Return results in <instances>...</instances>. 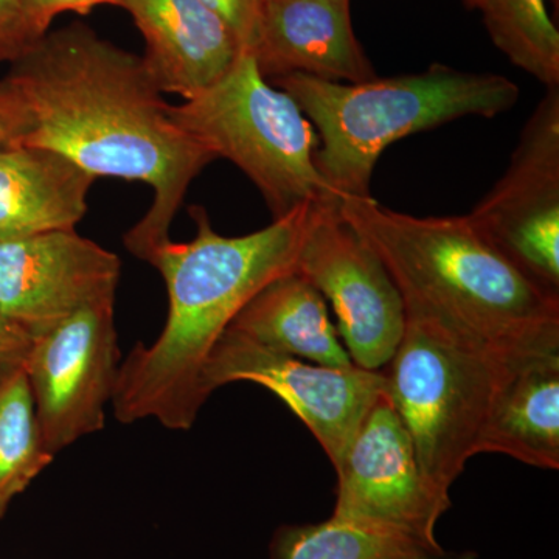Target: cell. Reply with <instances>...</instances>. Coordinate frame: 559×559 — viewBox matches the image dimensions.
Returning a JSON list of instances; mask_svg holds the SVG:
<instances>
[{"label": "cell", "instance_id": "1", "mask_svg": "<svg viewBox=\"0 0 559 559\" xmlns=\"http://www.w3.org/2000/svg\"><path fill=\"white\" fill-rule=\"evenodd\" d=\"M7 76L35 116L24 145L57 151L95 179L153 190L148 212L124 235L131 253L142 260L170 238L191 182L216 157L175 120L143 57L73 22L47 32Z\"/></svg>", "mask_w": 559, "mask_h": 559}, {"label": "cell", "instance_id": "2", "mask_svg": "<svg viewBox=\"0 0 559 559\" xmlns=\"http://www.w3.org/2000/svg\"><path fill=\"white\" fill-rule=\"evenodd\" d=\"M316 204L300 205L241 237L218 234L205 209L194 205L193 240L165 238L146 252L142 260L160 272L170 307L157 341L139 345L120 364L110 400L119 421L156 418L173 430L194 425L209 399L202 373L216 342L259 290L296 271Z\"/></svg>", "mask_w": 559, "mask_h": 559}, {"label": "cell", "instance_id": "3", "mask_svg": "<svg viewBox=\"0 0 559 559\" xmlns=\"http://www.w3.org/2000/svg\"><path fill=\"white\" fill-rule=\"evenodd\" d=\"M341 218L385 264L404 308L502 358L559 352V299L538 288L468 216H414L342 197Z\"/></svg>", "mask_w": 559, "mask_h": 559}, {"label": "cell", "instance_id": "4", "mask_svg": "<svg viewBox=\"0 0 559 559\" xmlns=\"http://www.w3.org/2000/svg\"><path fill=\"white\" fill-rule=\"evenodd\" d=\"M271 83L288 92L314 127L316 168L337 200L370 197L374 167L392 143L463 117L492 119L520 100V87L507 76L439 62L423 72L364 83L301 73Z\"/></svg>", "mask_w": 559, "mask_h": 559}, {"label": "cell", "instance_id": "5", "mask_svg": "<svg viewBox=\"0 0 559 559\" xmlns=\"http://www.w3.org/2000/svg\"><path fill=\"white\" fill-rule=\"evenodd\" d=\"M516 359V358H513ZM425 312L406 308V329L384 367L385 399L409 433L426 479L450 492L479 439L510 360Z\"/></svg>", "mask_w": 559, "mask_h": 559}, {"label": "cell", "instance_id": "6", "mask_svg": "<svg viewBox=\"0 0 559 559\" xmlns=\"http://www.w3.org/2000/svg\"><path fill=\"white\" fill-rule=\"evenodd\" d=\"M171 114L255 183L274 219L308 202L340 201L316 168L314 127L288 92L264 79L252 50L242 49L223 79Z\"/></svg>", "mask_w": 559, "mask_h": 559}, {"label": "cell", "instance_id": "7", "mask_svg": "<svg viewBox=\"0 0 559 559\" xmlns=\"http://www.w3.org/2000/svg\"><path fill=\"white\" fill-rule=\"evenodd\" d=\"M466 216L516 270L559 299V86L533 110L506 175Z\"/></svg>", "mask_w": 559, "mask_h": 559}, {"label": "cell", "instance_id": "8", "mask_svg": "<svg viewBox=\"0 0 559 559\" xmlns=\"http://www.w3.org/2000/svg\"><path fill=\"white\" fill-rule=\"evenodd\" d=\"M337 202L316 204L296 271L330 301L353 364L382 370L403 337L406 308L388 267L341 218Z\"/></svg>", "mask_w": 559, "mask_h": 559}, {"label": "cell", "instance_id": "9", "mask_svg": "<svg viewBox=\"0 0 559 559\" xmlns=\"http://www.w3.org/2000/svg\"><path fill=\"white\" fill-rule=\"evenodd\" d=\"M250 381L288 404L336 468L360 423L385 395L384 370L334 369L282 355L227 329L202 373L210 396L230 382Z\"/></svg>", "mask_w": 559, "mask_h": 559}, {"label": "cell", "instance_id": "10", "mask_svg": "<svg viewBox=\"0 0 559 559\" xmlns=\"http://www.w3.org/2000/svg\"><path fill=\"white\" fill-rule=\"evenodd\" d=\"M116 299L90 305L32 342L24 371L51 454L105 428L120 370Z\"/></svg>", "mask_w": 559, "mask_h": 559}, {"label": "cell", "instance_id": "11", "mask_svg": "<svg viewBox=\"0 0 559 559\" xmlns=\"http://www.w3.org/2000/svg\"><path fill=\"white\" fill-rule=\"evenodd\" d=\"M334 469L331 518L437 543L436 525L451 509L450 492L426 479L409 433L385 395L360 423Z\"/></svg>", "mask_w": 559, "mask_h": 559}, {"label": "cell", "instance_id": "12", "mask_svg": "<svg viewBox=\"0 0 559 559\" xmlns=\"http://www.w3.org/2000/svg\"><path fill=\"white\" fill-rule=\"evenodd\" d=\"M120 259L75 230L0 241V316L32 341L75 312L116 299Z\"/></svg>", "mask_w": 559, "mask_h": 559}, {"label": "cell", "instance_id": "13", "mask_svg": "<svg viewBox=\"0 0 559 559\" xmlns=\"http://www.w3.org/2000/svg\"><path fill=\"white\" fill-rule=\"evenodd\" d=\"M252 53L266 80L301 73L364 83L378 76L353 31L349 0H261Z\"/></svg>", "mask_w": 559, "mask_h": 559}, {"label": "cell", "instance_id": "14", "mask_svg": "<svg viewBox=\"0 0 559 559\" xmlns=\"http://www.w3.org/2000/svg\"><path fill=\"white\" fill-rule=\"evenodd\" d=\"M145 38V60L157 87L183 102L209 90L242 47L226 21L202 0H124Z\"/></svg>", "mask_w": 559, "mask_h": 559}, {"label": "cell", "instance_id": "15", "mask_svg": "<svg viewBox=\"0 0 559 559\" xmlns=\"http://www.w3.org/2000/svg\"><path fill=\"white\" fill-rule=\"evenodd\" d=\"M477 452H499L536 468H559V352L510 360Z\"/></svg>", "mask_w": 559, "mask_h": 559}, {"label": "cell", "instance_id": "16", "mask_svg": "<svg viewBox=\"0 0 559 559\" xmlns=\"http://www.w3.org/2000/svg\"><path fill=\"white\" fill-rule=\"evenodd\" d=\"M95 178L57 151L20 145L0 153V241L75 230Z\"/></svg>", "mask_w": 559, "mask_h": 559}, {"label": "cell", "instance_id": "17", "mask_svg": "<svg viewBox=\"0 0 559 559\" xmlns=\"http://www.w3.org/2000/svg\"><path fill=\"white\" fill-rule=\"evenodd\" d=\"M229 329L282 355L334 369L355 366L331 323L322 294L297 271L267 283Z\"/></svg>", "mask_w": 559, "mask_h": 559}, {"label": "cell", "instance_id": "18", "mask_svg": "<svg viewBox=\"0 0 559 559\" xmlns=\"http://www.w3.org/2000/svg\"><path fill=\"white\" fill-rule=\"evenodd\" d=\"M271 555L272 559H476L471 551L444 550L439 543L336 518L280 528Z\"/></svg>", "mask_w": 559, "mask_h": 559}, {"label": "cell", "instance_id": "19", "mask_svg": "<svg viewBox=\"0 0 559 559\" xmlns=\"http://www.w3.org/2000/svg\"><path fill=\"white\" fill-rule=\"evenodd\" d=\"M485 27L514 66L547 90L559 86V32L547 0H481Z\"/></svg>", "mask_w": 559, "mask_h": 559}, {"label": "cell", "instance_id": "20", "mask_svg": "<svg viewBox=\"0 0 559 559\" xmlns=\"http://www.w3.org/2000/svg\"><path fill=\"white\" fill-rule=\"evenodd\" d=\"M53 459L40 433L27 374L21 370L0 384V520Z\"/></svg>", "mask_w": 559, "mask_h": 559}, {"label": "cell", "instance_id": "21", "mask_svg": "<svg viewBox=\"0 0 559 559\" xmlns=\"http://www.w3.org/2000/svg\"><path fill=\"white\" fill-rule=\"evenodd\" d=\"M35 130L27 98L10 76L0 80V153L24 145Z\"/></svg>", "mask_w": 559, "mask_h": 559}, {"label": "cell", "instance_id": "22", "mask_svg": "<svg viewBox=\"0 0 559 559\" xmlns=\"http://www.w3.org/2000/svg\"><path fill=\"white\" fill-rule=\"evenodd\" d=\"M43 35L21 0H0V62H16Z\"/></svg>", "mask_w": 559, "mask_h": 559}, {"label": "cell", "instance_id": "23", "mask_svg": "<svg viewBox=\"0 0 559 559\" xmlns=\"http://www.w3.org/2000/svg\"><path fill=\"white\" fill-rule=\"evenodd\" d=\"M237 35L242 49L252 50L259 28L260 0H202Z\"/></svg>", "mask_w": 559, "mask_h": 559}, {"label": "cell", "instance_id": "24", "mask_svg": "<svg viewBox=\"0 0 559 559\" xmlns=\"http://www.w3.org/2000/svg\"><path fill=\"white\" fill-rule=\"evenodd\" d=\"M25 11L40 35L49 32L51 21L62 13H91L95 7L117 5L123 7L124 0H21Z\"/></svg>", "mask_w": 559, "mask_h": 559}, {"label": "cell", "instance_id": "25", "mask_svg": "<svg viewBox=\"0 0 559 559\" xmlns=\"http://www.w3.org/2000/svg\"><path fill=\"white\" fill-rule=\"evenodd\" d=\"M32 340L0 316V384L24 370Z\"/></svg>", "mask_w": 559, "mask_h": 559}, {"label": "cell", "instance_id": "26", "mask_svg": "<svg viewBox=\"0 0 559 559\" xmlns=\"http://www.w3.org/2000/svg\"><path fill=\"white\" fill-rule=\"evenodd\" d=\"M466 5L469 7V9H477L479 10L481 0H465Z\"/></svg>", "mask_w": 559, "mask_h": 559}, {"label": "cell", "instance_id": "27", "mask_svg": "<svg viewBox=\"0 0 559 559\" xmlns=\"http://www.w3.org/2000/svg\"><path fill=\"white\" fill-rule=\"evenodd\" d=\"M260 2H261V0H260Z\"/></svg>", "mask_w": 559, "mask_h": 559}]
</instances>
